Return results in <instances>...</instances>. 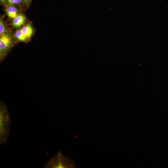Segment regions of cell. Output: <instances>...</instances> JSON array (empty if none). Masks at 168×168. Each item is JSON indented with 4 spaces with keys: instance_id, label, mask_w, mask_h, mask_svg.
I'll list each match as a JSON object with an SVG mask.
<instances>
[{
    "instance_id": "6da1fadb",
    "label": "cell",
    "mask_w": 168,
    "mask_h": 168,
    "mask_svg": "<svg viewBox=\"0 0 168 168\" xmlns=\"http://www.w3.org/2000/svg\"><path fill=\"white\" fill-rule=\"evenodd\" d=\"M11 119L8 109L2 100L0 103V144L6 143L8 139Z\"/></svg>"
},
{
    "instance_id": "7a4b0ae2",
    "label": "cell",
    "mask_w": 168,
    "mask_h": 168,
    "mask_svg": "<svg viewBox=\"0 0 168 168\" xmlns=\"http://www.w3.org/2000/svg\"><path fill=\"white\" fill-rule=\"evenodd\" d=\"M44 168H76L75 162L60 151L45 164Z\"/></svg>"
},
{
    "instance_id": "3957f363",
    "label": "cell",
    "mask_w": 168,
    "mask_h": 168,
    "mask_svg": "<svg viewBox=\"0 0 168 168\" xmlns=\"http://www.w3.org/2000/svg\"><path fill=\"white\" fill-rule=\"evenodd\" d=\"M13 40L9 33L6 32L0 35V60L1 63L14 45Z\"/></svg>"
},
{
    "instance_id": "277c9868",
    "label": "cell",
    "mask_w": 168,
    "mask_h": 168,
    "mask_svg": "<svg viewBox=\"0 0 168 168\" xmlns=\"http://www.w3.org/2000/svg\"><path fill=\"white\" fill-rule=\"evenodd\" d=\"M26 17L23 15L18 14L13 19L12 25L13 27L19 28L22 26L26 21Z\"/></svg>"
},
{
    "instance_id": "5b68a950",
    "label": "cell",
    "mask_w": 168,
    "mask_h": 168,
    "mask_svg": "<svg viewBox=\"0 0 168 168\" xmlns=\"http://www.w3.org/2000/svg\"><path fill=\"white\" fill-rule=\"evenodd\" d=\"M21 30L28 39L31 38L34 32V28L30 23L23 26Z\"/></svg>"
},
{
    "instance_id": "8992f818",
    "label": "cell",
    "mask_w": 168,
    "mask_h": 168,
    "mask_svg": "<svg viewBox=\"0 0 168 168\" xmlns=\"http://www.w3.org/2000/svg\"><path fill=\"white\" fill-rule=\"evenodd\" d=\"M6 14L10 18L14 19L18 15V10L17 8L13 6H10L6 8Z\"/></svg>"
},
{
    "instance_id": "52a82bcc",
    "label": "cell",
    "mask_w": 168,
    "mask_h": 168,
    "mask_svg": "<svg viewBox=\"0 0 168 168\" xmlns=\"http://www.w3.org/2000/svg\"><path fill=\"white\" fill-rule=\"evenodd\" d=\"M15 36L19 41L26 42L28 39L21 30H17L15 33Z\"/></svg>"
},
{
    "instance_id": "ba28073f",
    "label": "cell",
    "mask_w": 168,
    "mask_h": 168,
    "mask_svg": "<svg viewBox=\"0 0 168 168\" xmlns=\"http://www.w3.org/2000/svg\"><path fill=\"white\" fill-rule=\"evenodd\" d=\"M6 29L5 25L1 18L0 20V35H1L6 32Z\"/></svg>"
},
{
    "instance_id": "9c48e42d",
    "label": "cell",
    "mask_w": 168,
    "mask_h": 168,
    "mask_svg": "<svg viewBox=\"0 0 168 168\" xmlns=\"http://www.w3.org/2000/svg\"><path fill=\"white\" fill-rule=\"evenodd\" d=\"M22 0H7L8 5L13 6L15 5H18L21 2Z\"/></svg>"
},
{
    "instance_id": "30bf717a",
    "label": "cell",
    "mask_w": 168,
    "mask_h": 168,
    "mask_svg": "<svg viewBox=\"0 0 168 168\" xmlns=\"http://www.w3.org/2000/svg\"><path fill=\"white\" fill-rule=\"evenodd\" d=\"M26 4H28L30 0H22Z\"/></svg>"
},
{
    "instance_id": "8fae6325",
    "label": "cell",
    "mask_w": 168,
    "mask_h": 168,
    "mask_svg": "<svg viewBox=\"0 0 168 168\" xmlns=\"http://www.w3.org/2000/svg\"><path fill=\"white\" fill-rule=\"evenodd\" d=\"M1 2H5V0H0Z\"/></svg>"
}]
</instances>
